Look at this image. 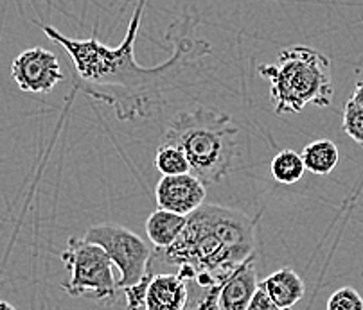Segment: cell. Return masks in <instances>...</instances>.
<instances>
[{
    "instance_id": "6da1fadb",
    "label": "cell",
    "mask_w": 363,
    "mask_h": 310,
    "mask_svg": "<svg viewBox=\"0 0 363 310\" xmlns=\"http://www.w3.org/2000/svg\"><path fill=\"white\" fill-rule=\"evenodd\" d=\"M147 0H139L133 11L126 38L117 47H106L97 40L96 31L86 40L67 38L50 25H42V31L58 43L72 59L79 83L90 97L112 106L117 119H146L155 111L160 93L169 88V81L177 79L184 67L203 58L211 52L207 42L191 38L194 20L189 15L180 18L182 33L169 59L157 67H140L135 62V40L139 36L140 20Z\"/></svg>"
},
{
    "instance_id": "7a4b0ae2",
    "label": "cell",
    "mask_w": 363,
    "mask_h": 310,
    "mask_svg": "<svg viewBox=\"0 0 363 310\" xmlns=\"http://www.w3.org/2000/svg\"><path fill=\"white\" fill-rule=\"evenodd\" d=\"M259 219L261 214L250 217L221 205H201L187 215L186 228L173 244L164 249L153 248L147 275L155 276L173 268L184 282L193 280L200 287L221 284L228 272L255 255Z\"/></svg>"
},
{
    "instance_id": "3957f363",
    "label": "cell",
    "mask_w": 363,
    "mask_h": 310,
    "mask_svg": "<svg viewBox=\"0 0 363 310\" xmlns=\"http://www.w3.org/2000/svg\"><path fill=\"white\" fill-rule=\"evenodd\" d=\"M240 127L216 108L180 111L164 133V144L180 147L189 161L191 174L205 185H216L234 167Z\"/></svg>"
},
{
    "instance_id": "277c9868",
    "label": "cell",
    "mask_w": 363,
    "mask_h": 310,
    "mask_svg": "<svg viewBox=\"0 0 363 310\" xmlns=\"http://www.w3.org/2000/svg\"><path fill=\"white\" fill-rule=\"evenodd\" d=\"M257 74L270 83V101L275 115L301 113L306 106H331V62L320 50L308 45H291L279 50L277 62L263 63Z\"/></svg>"
},
{
    "instance_id": "5b68a950",
    "label": "cell",
    "mask_w": 363,
    "mask_h": 310,
    "mask_svg": "<svg viewBox=\"0 0 363 310\" xmlns=\"http://www.w3.org/2000/svg\"><path fill=\"white\" fill-rule=\"evenodd\" d=\"M60 257L70 271V278L62 284L67 296L92 299L103 306H112L117 302L119 287L113 264L99 246L90 244L83 237H70Z\"/></svg>"
},
{
    "instance_id": "8992f818",
    "label": "cell",
    "mask_w": 363,
    "mask_h": 310,
    "mask_svg": "<svg viewBox=\"0 0 363 310\" xmlns=\"http://www.w3.org/2000/svg\"><path fill=\"white\" fill-rule=\"evenodd\" d=\"M86 242L99 246L119 269L117 287L126 289L139 284L146 276L153 249L137 234L119 224H96L83 235Z\"/></svg>"
},
{
    "instance_id": "52a82bcc",
    "label": "cell",
    "mask_w": 363,
    "mask_h": 310,
    "mask_svg": "<svg viewBox=\"0 0 363 310\" xmlns=\"http://www.w3.org/2000/svg\"><path fill=\"white\" fill-rule=\"evenodd\" d=\"M11 76L22 92L49 93L63 79V70L52 50L33 47L13 59Z\"/></svg>"
},
{
    "instance_id": "ba28073f",
    "label": "cell",
    "mask_w": 363,
    "mask_h": 310,
    "mask_svg": "<svg viewBox=\"0 0 363 310\" xmlns=\"http://www.w3.org/2000/svg\"><path fill=\"white\" fill-rule=\"evenodd\" d=\"M205 197L207 187L200 178L191 173L180 176H162L155 188L157 207L186 217L205 205Z\"/></svg>"
},
{
    "instance_id": "9c48e42d",
    "label": "cell",
    "mask_w": 363,
    "mask_h": 310,
    "mask_svg": "<svg viewBox=\"0 0 363 310\" xmlns=\"http://www.w3.org/2000/svg\"><path fill=\"white\" fill-rule=\"evenodd\" d=\"M257 287L255 255H252L223 280L218 294V310H247Z\"/></svg>"
},
{
    "instance_id": "30bf717a",
    "label": "cell",
    "mask_w": 363,
    "mask_h": 310,
    "mask_svg": "<svg viewBox=\"0 0 363 310\" xmlns=\"http://www.w3.org/2000/svg\"><path fill=\"white\" fill-rule=\"evenodd\" d=\"M187 298V284L177 272H159L150 280L144 310H184Z\"/></svg>"
},
{
    "instance_id": "8fae6325",
    "label": "cell",
    "mask_w": 363,
    "mask_h": 310,
    "mask_svg": "<svg viewBox=\"0 0 363 310\" xmlns=\"http://www.w3.org/2000/svg\"><path fill=\"white\" fill-rule=\"evenodd\" d=\"M259 287L263 289L272 302L284 310H291L306 294V284L295 269L281 268L270 276L259 282Z\"/></svg>"
},
{
    "instance_id": "7c38bea8",
    "label": "cell",
    "mask_w": 363,
    "mask_h": 310,
    "mask_svg": "<svg viewBox=\"0 0 363 310\" xmlns=\"http://www.w3.org/2000/svg\"><path fill=\"white\" fill-rule=\"evenodd\" d=\"M186 215H178L159 208V210L151 212V215L147 217L146 235L153 248L164 249L177 241L182 230L186 228Z\"/></svg>"
},
{
    "instance_id": "4fadbf2b",
    "label": "cell",
    "mask_w": 363,
    "mask_h": 310,
    "mask_svg": "<svg viewBox=\"0 0 363 310\" xmlns=\"http://www.w3.org/2000/svg\"><path fill=\"white\" fill-rule=\"evenodd\" d=\"M301 156L306 171L317 174V176H328L340 161V151L335 142H331L328 138H320V140L308 144L302 149Z\"/></svg>"
},
{
    "instance_id": "5bb4252c",
    "label": "cell",
    "mask_w": 363,
    "mask_h": 310,
    "mask_svg": "<svg viewBox=\"0 0 363 310\" xmlns=\"http://www.w3.org/2000/svg\"><path fill=\"white\" fill-rule=\"evenodd\" d=\"M270 173L281 185H294L301 181L306 173L301 153L291 149L279 151L270 163Z\"/></svg>"
},
{
    "instance_id": "9a60e30c",
    "label": "cell",
    "mask_w": 363,
    "mask_h": 310,
    "mask_svg": "<svg viewBox=\"0 0 363 310\" xmlns=\"http://www.w3.org/2000/svg\"><path fill=\"white\" fill-rule=\"evenodd\" d=\"M155 167L162 176H180L191 173L189 161L184 151L173 144H160L155 153Z\"/></svg>"
},
{
    "instance_id": "2e32d148",
    "label": "cell",
    "mask_w": 363,
    "mask_h": 310,
    "mask_svg": "<svg viewBox=\"0 0 363 310\" xmlns=\"http://www.w3.org/2000/svg\"><path fill=\"white\" fill-rule=\"evenodd\" d=\"M187 284V305L184 310H218V294H220L221 284L213 285V287H200L196 282L189 280Z\"/></svg>"
},
{
    "instance_id": "e0dca14e",
    "label": "cell",
    "mask_w": 363,
    "mask_h": 310,
    "mask_svg": "<svg viewBox=\"0 0 363 310\" xmlns=\"http://www.w3.org/2000/svg\"><path fill=\"white\" fill-rule=\"evenodd\" d=\"M345 133L354 140L356 144L363 146V108L352 103L351 99L345 103L344 122H342Z\"/></svg>"
},
{
    "instance_id": "ac0fdd59",
    "label": "cell",
    "mask_w": 363,
    "mask_h": 310,
    "mask_svg": "<svg viewBox=\"0 0 363 310\" xmlns=\"http://www.w3.org/2000/svg\"><path fill=\"white\" fill-rule=\"evenodd\" d=\"M325 310H363V298L352 287H342L329 296Z\"/></svg>"
},
{
    "instance_id": "d6986e66",
    "label": "cell",
    "mask_w": 363,
    "mask_h": 310,
    "mask_svg": "<svg viewBox=\"0 0 363 310\" xmlns=\"http://www.w3.org/2000/svg\"><path fill=\"white\" fill-rule=\"evenodd\" d=\"M151 275L144 276L139 284L132 285V287L123 289L124 291V302H126L128 310H144L146 305V294H147V285H150Z\"/></svg>"
},
{
    "instance_id": "ffe728a7",
    "label": "cell",
    "mask_w": 363,
    "mask_h": 310,
    "mask_svg": "<svg viewBox=\"0 0 363 310\" xmlns=\"http://www.w3.org/2000/svg\"><path fill=\"white\" fill-rule=\"evenodd\" d=\"M247 310H284V309L275 305V303L272 302L270 296H268L263 289L257 287V291H255L254 296H252L250 305H248Z\"/></svg>"
},
{
    "instance_id": "44dd1931",
    "label": "cell",
    "mask_w": 363,
    "mask_h": 310,
    "mask_svg": "<svg viewBox=\"0 0 363 310\" xmlns=\"http://www.w3.org/2000/svg\"><path fill=\"white\" fill-rule=\"evenodd\" d=\"M352 103H356L358 106L363 108V79L358 81L354 86V92H352V97H351Z\"/></svg>"
},
{
    "instance_id": "7402d4cb",
    "label": "cell",
    "mask_w": 363,
    "mask_h": 310,
    "mask_svg": "<svg viewBox=\"0 0 363 310\" xmlns=\"http://www.w3.org/2000/svg\"><path fill=\"white\" fill-rule=\"evenodd\" d=\"M0 310H16V309L9 302H4V299H0Z\"/></svg>"
}]
</instances>
